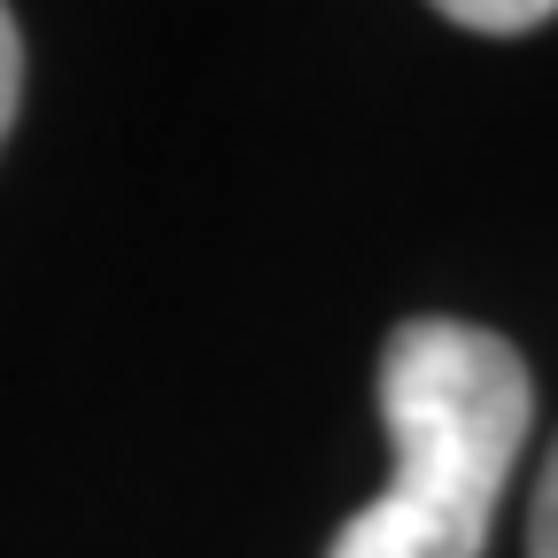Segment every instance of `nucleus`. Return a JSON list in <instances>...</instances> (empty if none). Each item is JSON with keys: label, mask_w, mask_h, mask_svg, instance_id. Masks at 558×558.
<instances>
[{"label": "nucleus", "mask_w": 558, "mask_h": 558, "mask_svg": "<svg viewBox=\"0 0 558 558\" xmlns=\"http://www.w3.org/2000/svg\"><path fill=\"white\" fill-rule=\"evenodd\" d=\"M380 418L396 481L341 520L326 558H481L535 418L520 349L465 318H403L380 349Z\"/></svg>", "instance_id": "nucleus-1"}, {"label": "nucleus", "mask_w": 558, "mask_h": 558, "mask_svg": "<svg viewBox=\"0 0 558 558\" xmlns=\"http://www.w3.org/2000/svg\"><path fill=\"white\" fill-rule=\"evenodd\" d=\"M527 558H558V442H550V465L535 481V512H527Z\"/></svg>", "instance_id": "nucleus-3"}, {"label": "nucleus", "mask_w": 558, "mask_h": 558, "mask_svg": "<svg viewBox=\"0 0 558 558\" xmlns=\"http://www.w3.org/2000/svg\"><path fill=\"white\" fill-rule=\"evenodd\" d=\"M16 101H24V39H16V16L0 0V140L16 124Z\"/></svg>", "instance_id": "nucleus-4"}, {"label": "nucleus", "mask_w": 558, "mask_h": 558, "mask_svg": "<svg viewBox=\"0 0 558 558\" xmlns=\"http://www.w3.org/2000/svg\"><path fill=\"white\" fill-rule=\"evenodd\" d=\"M427 9H442V16L465 24V32H497V39H512V32L550 24L558 0H427Z\"/></svg>", "instance_id": "nucleus-2"}]
</instances>
